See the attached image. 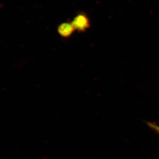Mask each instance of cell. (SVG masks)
Segmentation results:
<instances>
[{
  "label": "cell",
  "instance_id": "6da1fadb",
  "mask_svg": "<svg viewBox=\"0 0 159 159\" xmlns=\"http://www.w3.org/2000/svg\"><path fill=\"white\" fill-rule=\"evenodd\" d=\"M71 24L75 30L79 32H84L89 29L90 26V20L87 15L83 13L77 14L74 17Z\"/></svg>",
  "mask_w": 159,
  "mask_h": 159
},
{
  "label": "cell",
  "instance_id": "7a4b0ae2",
  "mask_svg": "<svg viewBox=\"0 0 159 159\" xmlns=\"http://www.w3.org/2000/svg\"><path fill=\"white\" fill-rule=\"evenodd\" d=\"M75 31L71 23H64L61 24L58 27V33L64 38L70 37Z\"/></svg>",
  "mask_w": 159,
  "mask_h": 159
},
{
  "label": "cell",
  "instance_id": "3957f363",
  "mask_svg": "<svg viewBox=\"0 0 159 159\" xmlns=\"http://www.w3.org/2000/svg\"><path fill=\"white\" fill-rule=\"evenodd\" d=\"M146 124L152 130H153L159 135V125L155 123H152L150 121H147Z\"/></svg>",
  "mask_w": 159,
  "mask_h": 159
}]
</instances>
